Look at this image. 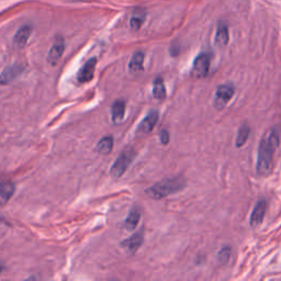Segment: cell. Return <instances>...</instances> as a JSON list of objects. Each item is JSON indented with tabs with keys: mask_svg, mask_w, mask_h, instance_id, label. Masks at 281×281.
<instances>
[{
	"mask_svg": "<svg viewBox=\"0 0 281 281\" xmlns=\"http://www.w3.org/2000/svg\"><path fill=\"white\" fill-rule=\"evenodd\" d=\"M279 133L277 130H271L263 137L260 146H258L257 155V174L261 176H266L272 170L273 161L275 153L279 147Z\"/></svg>",
	"mask_w": 281,
	"mask_h": 281,
	"instance_id": "6da1fadb",
	"label": "cell"
},
{
	"mask_svg": "<svg viewBox=\"0 0 281 281\" xmlns=\"http://www.w3.org/2000/svg\"><path fill=\"white\" fill-rule=\"evenodd\" d=\"M186 187V180L183 177L167 178L159 183L153 185L150 188L145 190V194L154 200H159L169 195L176 194L180 190H183Z\"/></svg>",
	"mask_w": 281,
	"mask_h": 281,
	"instance_id": "7a4b0ae2",
	"label": "cell"
},
{
	"mask_svg": "<svg viewBox=\"0 0 281 281\" xmlns=\"http://www.w3.org/2000/svg\"><path fill=\"white\" fill-rule=\"evenodd\" d=\"M135 156V153L131 150L124 151L119 155L117 158V161L114 162L112 165L111 170H110V174H111L112 177L114 178H120L122 176L125 170L128 169V167L131 165V163L133 162Z\"/></svg>",
	"mask_w": 281,
	"mask_h": 281,
	"instance_id": "3957f363",
	"label": "cell"
},
{
	"mask_svg": "<svg viewBox=\"0 0 281 281\" xmlns=\"http://www.w3.org/2000/svg\"><path fill=\"white\" fill-rule=\"evenodd\" d=\"M210 68V55L208 53H201L196 57L191 68V77L195 79H201L209 73Z\"/></svg>",
	"mask_w": 281,
	"mask_h": 281,
	"instance_id": "277c9868",
	"label": "cell"
},
{
	"mask_svg": "<svg viewBox=\"0 0 281 281\" xmlns=\"http://www.w3.org/2000/svg\"><path fill=\"white\" fill-rule=\"evenodd\" d=\"M234 92L235 89L232 85L219 86L216 92V99H214V107L219 110L223 109L231 99H232Z\"/></svg>",
	"mask_w": 281,
	"mask_h": 281,
	"instance_id": "5b68a950",
	"label": "cell"
},
{
	"mask_svg": "<svg viewBox=\"0 0 281 281\" xmlns=\"http://www.w3.org/2000/svg\"><path fill=\"white\" fill-rule=\"evenodd\" d=\"M143 242H144V234H143V230H141L140 232L133 234L131 238L124 240L122 243H121V246H122V249L128 253V254L133 255L140 250Z\"/></svg>",
	"mask_w": 281,
	"mask_h": 281,
	"instance_id": "8992f818",
	"label": "cell"
},
{
	"mask_svg": "<svg viewBox=\"0 0 281 281\" xmlns=\"http://www.w3.org/2000/svg\"><path fill=\"white\" fill-rule=\"evenodd\" d=\"M24 70V66L20 64H13L7 66L2 73L0 74V85H8L11 81H13L16 77L22 74Z\"/></svg>",
	"mask_w": 281,
	"mask_h": 281,
	"instance_id": "52a82bcc",
	"label": "cell"
},
{
	"mask_svg": "<svg viewBox=\"0 0 281 281\" xmlns=\"http://www.w3.org/2000/svg\"><path fill=\"white\" fill-rule=\"evenodd\" d=\"M97 65V58L92 57L89 60H87L85 65L80 68L78 76H77V79L79 82H88L93 78V75H95V69Z\"/></svg>",
	"mask_w": 281,
	"mask_h": 281,
	"instance_id": "ba28073f",
	"label": "cell"
},
{
	"mask_svg": "<svg viewBox=\"0 0 281 281\" xmlns=\"http://www.w3.org/2000/svg\"><path fill=\"white\" fill-rule=\"evenodd\" d=\"M65 49V43L62 37H56L54 44L52 45L51 49H49L48 55H47V60L51 65L57 64L58 60L62 57Z\"/></svg>",
	"mask_w": 281,
	"mask_h": 281,
	"instance_id": "9c48e42d",
	"label": "cell"
},
{
	"mask_svg": "<svg viewBox=\"0 0 281 281\" xmlns=\"http://www.w3.org/2000/svg\"><path fill=\"white\" fill-rule=\"evenodd\" d=\"M266 210H267V203L265 200H260L256 203L250 220V224L253 228H257L258 225L262 224L264 217H265L266 214Z\"/></svg>",
	"mask_w": 281,
	"mask_h": 281,
	"instance_id": "30bf717a",
	"label": "cell"
},
{
	"mask_svg": "<svg viewBox=\"0 0 281 281\" xmlns=\"http://www.w3.org/2000/svg\"><path fill=\"white\" fill-rule=\"evenodd\" d=\"M158 118H159L158 111L153 110V111L148 113L146 115V118L142 121L141 124L139 125V128H137V131L142 132V133H150V132H152V130L155 128Z\"/></svg>",
	"mask_w": 281,
	"mask_h": 281,
	"instance_id": "8fae6325",
	"label": "cell"
},
{
	"mask_svg": "<svg viewBox=\"0 0 281 281\" xmlns=\"http://www.w3.org/2000/svg\"><path fill=\"white\" fill-rule=\"evenodd\" d=\"M146 19V11L143 8H137L133 11L130 18V27L133 31H139Z\"/></svg>",
	"mask_w": 281,
	"mask_h": 281,
	"instance_id": "7c38bea8",
	"label": "cell"
},
{
	"mask_svg": "<svg viewBox=\"0 0 281 281\" xmlns=\"http://www.w3.org/2000/svg\"><path fill=\"white\" fill-rule=\"evenodd\" d=\"M32 33V27L30 25H23L21 26L20 29L16 31L15 35L13 37V43L15 46L18 47H23L27 40L30 38V35Z\"/></svg>",
	"mask_w": 281,
	"mask_h": 281,
	"instance_id": "4fadbf2b",
	"label": "cell"
},
{
	"mask_svg": "<svg viewBox=\"0 0 281 281\" xmlns=\"http://www.w3.org/2000/svg\"><path fill=\"white\" fill-rule=\"evenodd\" d=\"M14 184L11 181L0 183V205H5L14 194Z\"/></svg>",
	"mask_w": 281,
	"mask_h": 281,
	"instance_id": "5bb4252c",
	"label": "cell"
},
{
	"mask_svg": "<svg viewBox=\"0 0 281 281\" xmlns=\"http://www.w3.org/2000/svg\"><path fill=\"white\" fill-rule=\"evenodd\" d=\"M229 40H230V35H229L228 25L223 23V22H220L216 33V44L219 47H224L228 45Z\"/></svg>",
	"mask_w": 281,
	"mask_h": 281,
	"instance_id": "9a60e30c",
	"label": "cell"
},
{
	"mask_svg": "<svg viewBox=\"0 0 281 281\" xmlns=\"http://www.w3.org/2000/svg\"><path fill=\"white\" fill-rule=\"evenodd\" d=\"M125 113V102L123 100L114 101L111 107V117L113 123L119 124L122 122Z\"/></svg>",
	"mask_w": 281,
	"mask_h": 281,
	"instance_id": "2e32d148",
	"label": "cell"
},
{
	"mask_svg": "<svg viewBox=\"0 0 281 281\" xmlns=\"http://www.w3.org/2000/svg\"><path fill=\"white\" fill-rule=\"evenodd\" d=\"M144 57H145L144 53L141 52V51L134 53V55L131 58L130 65H129V68H130L131 73H137V71H141L143 69Z\"/></svg>",
	"mask_w": 281,
	"mask_h": 281,
	"instance_id": "e0dca14e",
	"label": "cell"
},
{
	"mask_svg": "<svg viewBox=\"0 0 281 281\" xmlns=\"http://www.w3.org/2000/svg\"><path fill=\"white\" fill-rule=\"evenodd\" d=\"M112 148H113V137L110 135L103 136L97 144V151L100 154H103V155L109 154L112 151Z\"/></svg>",
	"mask_w": 281,
	"mask_h": 281,
	"instance_id": "ac0fdd59",
	"label": "cell"
},
{
	"mask_svg": "<svg viewBox=\"0 0 281 281\" xmlns=\"http://www.w3.org/2000/svg\"><path fill=\"white\" fill-rule=\"evenodd\" d=\"M140 218H141V213H140L139 210H136V209L131 210V212L129 213V216L126 217V220H125V223H124L125 229L128 231L135 230L136 227H137V224H139Z\"/></svg>",
	"mask_w": 281,
	"mask_h": 281,
	"instance_id": "d6986e66",
	"label": "cell"
},
{
	"mask_svg": "<svg viewBox=\"0 0 281 281\" xmlns=\"http://www.w3.org/2000/svg\"><path fill=\"white\" fill-rule=\"evenodd\" d=\"M153 95L156 99H158V100H163V99L166 97V88H165L164 80L161 77H157V78L154 80Z\"/></svg>",
	"mask_w": 281,
	"mask_h": 281,
	"instance_id": "ffe728a7",
	"label": "cell"
},
{
	"mask_svg": "<svg viewBox=\"0 0 281 281\" xmlns=\"http://www.w3.org/2000/svg\"><path fill=\"white\" fill-rule=\"evenodd\" d=\"M251 134V128L249 124H243L239 130L238 137H236V147H242L249 140Z\"/></svg>",
	"mask_w": 281,
	"mask_h": 281,
	"instance_id": "44dd1931",
	"label": "cell"
},
{
	"mask_svg": "<svg viewBox=\"0 0 281 281\" xmlns=\"http://www.w3.org/2000/svg\"><path fill=\"white\" fill-rule=\"evenodd\" d=\"M231 254H232V249L228 245V246H224L223 249L219 252L218 254V260L220 263L222 264H227L230 260Z\"/></svg>",
	"mask_w": 281,
	"mask_h": 281,
	"instance_id": "7402d4cb",
	"label": "cell"
},
{
	"mask_svg": "<svg viewBox=\"0 0 281 281\" xmlns=\"http://www.w3.org/2000/svg\"><path fill=\"white\" fill-rule=\"evenodd\" d=\"M159 139H161L162 144L167 145L169 143V140H170V135L168 133V131L167 130H162L161 133H159Z\"/></svg>",
	"mask_w": 281,
	"mask_h": 281,
	"instance_id": "603a6c76",
	"label": "cell"
},
{
	"mask_svg": "<svg viewBox=\"0 0 281 281\" xmlns=\"http://www.w3.org/2000/svg\"><path fill=\"white\" fill-rule=\"evenodd\" d=\"M2 271H3V266L1 265V264H0V274L2 273Z\"/></svg>",
	"mask_w": 281,
	"mask_h": 281,
	"instance_id": "cb8c5ba5",
	"label": "cell"
}]
</instances>
